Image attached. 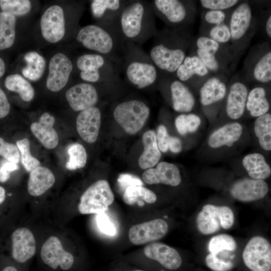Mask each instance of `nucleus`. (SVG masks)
Listing matches in <instances>:
<instances>
[{
	"mask_svg": "<svg viewBox=\"0 0 271 271\" xmlns=\"http://www.w3.org/2000/svg\"><path fill=\"white\" fill-rule=\"evenodd\" d=\"M190 44L184 30L165 28L153 37L148 54L160 74L174 75L187 56Z\"/></svg>",
	"mask_w": 271,
	"mask_h": 271,
	"instance_id": "nucleus-1",
	"label": "nucleus"
},
{
	"mask_svg": "<svg viewBox=\"0 0 271 271\" xmlns=\"http://www.w3.org/2000/svg\"><path fill=\"white\" fill-rule=\"evenodd\" d=\"M115 25L125 42L138 45L153 37L158 31L151 3L147 1H128Z\"/></svg>",
	"mask_w": 271,
	"mask_h": 271,
	"instance_id": "nucleus-2",
	"label": "nucleus"
},
{
	"mask_svg": "<svg viewBox=\"0 0 271 271\" xmlns=\"http://www.w3.org/2000/svg\"><path fill=\"white\" fill-rule=\"evenodd\" d=\"M76 41L83 47L121 64L125 41L115 24L110 26L91 24L79 29Z\"/></svg>",
	"mask_w": 271,
	"mask_h": 271,
	"instance_id": "nucleus-3",
	"label": "nucleus"
},
{
	"mask_svg": "<svg viewBox=\"0 0 271 271\" xmlns=\"http://www.w3.org/2000/svg\"><path fill=\"white\" fill-rule=\"evenodd\" d=\"M121 70L127 82L140 89L156 83L160 76L149 54L140 45L130 42L124 43Z\"/></svg>",
	"mask_w": 271,
	"mask_h": 271,
	"instance_id": "nucleus-4",
	"label": "nucleus"
},
{
	"mask_svg": "<svg viewBox=\"0 0 271 271\" xmlns=\"http://www.w3.org/2000/svg\"><path fill=\"white\" fill-rule=\"evenodd\" d=\"M76 66L80 78L90 83L114 82L120 80L121 65L97 53L84 54L77 59Z\"/></svg>",
	"mask_w": 271,
	"mask_h": 271,
	"instance_id": "nucleus-5",
	"label": "nucleus"
},
{
	"mask_svg": "<svg viewBox=\"0 0 271 271\" xmlns=\"http://www.w3.org/2000/svg\"><path fill=\"white\" fill-rule=\"evenodd\" d=\"M227 24L232 51L241 52L249 42L255 28V20L249 3L244 2L237 5L228 16Z\"/></svg>",
	"mask_w": 271,
	"mask_h": 271,
	"instance_id": "nucleus-6",
	"label": "nucleus"
},
{
	"mask_svg": "<svg viewBox=\"0 0 271 271\" xmlns=\"http://www.w3.org/2000/svg\"><path fill=\"white\" fill-rule=\"evenodd\" d=\"M154 14L170 28L184 30L192 22L195 9L193 3L181 0H154L151 2Z\"/></svg>",
	"mask_w": 271,
	"mask_h": 271,
	"instance_id": "nucleus-7",
	"label": "nucleus"
},
{
	"mask_svg": "<svg viewBox=\"0 0 271 271\" xmlns=\"http://www.w3.org/2000/svg\"><path fill=\"white\" fill-rule=\"evenodd\" d=\"M150 113L149 106L143 101L130 99L117 104L113 117L125 132L134 134L144 126Z\"/></svg>",
	"mask_w": 271,
	"mask_h": 271,
	"instance_id": "nucleus-8",
	"label": "nucleus"
},
{
	"mask_svg": "<svg viewBox=\"0 0 271 271\" xmlns=\"http://www.w3.org/2000/svg\"><path fill=\"white\" fill-rule=\"evenodd\" d=\"M114 196L108 182L98 180L90 185L80 197L78 210L82 214H99L106 211Z\"/></svg>",
	"mask_w": 271,
	"mask_h": 271,
	"instance_id": "nucleus-9",
	"label": "nucleus"
},
{
	"mask_svg": "<svg viewBox=\"0 0 271 271\" xmlns=\"http://www.w3.org/2000/svg\"><path fill=\"white\" fill-rule=\"evenodd\" d=\"M234 221L233 212L226 206L206 204L196 217L197 228L204 235L214 233L221 227L228 229L232 226Z\"/></svg>",
	"mask_w": 271,
	"mask_h": 271,
	"instance_id": "nucleus-10",
	"label": "nucleus"
},
{
	"mask_svg": "<svg viewBox=\"0 0 271 271\" xmlns=\"http://www.w3.org/2000/svg\"><path fill=\"white\" fill-rule=\"evenodd\" d=\"M242 259L251 271H271V245L265 238L255 236L246 244Z\"/></svg>",
	"mask_w": 271,
	"mask_h": 271,
	"instance_id": "nucleus-11",
	"label": "nucleus"
},
{
	"mask_svg": "<svg viewBox=\"0 0 271 271\" xmlns=\"http://www.w3.org/2000/svg\"><path fill=\"white\" fill-rule=\"evenodd\" d=\"M246 77L260 84L271 81V50L267 44L258 46L248 55L245 62Z\"/></svg>",
	"mask_w": 271,
	"mask_h": 271,
	"instance_id": "nucleus-12",
	"label": "nucleus"
},
{
	"mask_svg": "<svg viewBox=\"0 0 271 271\" xmlns=\"http://www.w3.org/2000/svg\"><path fill=\"white\" fill-rule=\"evenodd\" d=\"M40 29L43 38L50 43H57L65 37L66 19L64 9L59 5L49 7L40 19Z\"/></svg>",
	"mask_w": 271,
	"mask_h": 271,
	"instance_id": "nucleus-13",
	"label": "nucleus"
},
{
	"mask_svg": "<svg viewBox=\"0 0 271 271\" xmlns=\"http://www.w3.org/2000/svg\"><path fill=\"white\" fill-rule=\"evenodd\" d=\"M73 64L65 54L58 53L51 58L46 85L53 92L62 89L67 84L73 69Z\"/></svg>",
	"mask_w": 271,
	"mask_h": 271,
	"instance_id": "nucleus-14",
	"label": "nucleus"
},
{
	"mask_svg": "<svg viewBox=\"0 0 271 271\" xmlns=\"http://www.w3.org/2000/svg\"><path fill=\"white\" fill-rule=\"evenodd\" d=\"M248 91L246 83L241 78H234L228 86L224 99V109L230 119L236 120L244 114Z\"/></svg>",
	"mask_w": 271,
	"mask_h": 271,
	"instance_id": "nucleus-15",
	"label": "nucleus"
},
{
	"mask_svg": "<svg viewBox=\"0 0 271 271\" xmlns=\"http://www.w3.org/2000/svg\"><path fill=\"white\" fill-rule=\"evenodd\" d=\"M169 226L163 219H155L132 226L128 230L130 241L142 245L162 238L168 232Z\"/></svg>",
	"mask_w": 271,
	"mask_h": 271,
	"instance_id": "nucleus-16",
	"label": "nucleus"
},
{
	"mask_svg": "<svg viewBox=\"0 0 271 271\" xmlns=\"http://www.w3.org/2000/svg\"><path fill=\"white\" fill-rule=\"evenodd\" d=\"M41 257L45 264L53 269L60 266L62 269L67 270L74 260L73 255L64 249L60 239L55 236L50 237L43 243Z\"/></svg>",
	"mask_w": 271,
	"mask_h": 271,
	"instance_id": "nucleus-17",
	"label": "nucleus"
},
{
	"mask_svg": "<svg viewBox=\"0 0 271 271\" xmlns=\"http://www.w3.org/2000/svg\"><path fill=\"white\" fill-rule=\"evenodd\" d=\"M268 191V184L264 180L244 178L233 183L230 194L236 200L250 202L263 198Z\"/></svg>",
	"mask_w": 271,
	"mask_h": 271,
	"instance_id": "nucleus-18",
	"label": "nucleus"
},
{
	"mask_svg": "<svg viewBox=\"0 0 271 271\" xmlns=\"http://www.w3.org/2000/svg\"><path fill=\"white\" fill-rule=\"evenodd\" d=\"M65 97L73 110L81 111L95 106L99 100V93L93 83L83 82L70 87L66 92Z\"/></svg>",
	"mask_w": 271,
	"mask_h": 271,
	"instance_id": "nucleus-19",
	"label": "nucleus"
},
{
	"mask_svg": "<svg viewBox=\"0 0 271 271\" xmlns=\"http://www.w3.org/2000/svg\"><path fill=\"white\" fill-rule=\"evenodd\" d=\"M142 179L147 184H163L174 187L179 185L182 181L178 167L167 162L159 163L155 168L147 169L143 173Z\"/></svg>",
	"mask_w": 271,
	"mask_h": 271,
	"instance_id": "nucleus-20",
	"label": "nucleus"
},
{
	"mask_svg": "<svg viewBox=\"0 0 271 271\" xmlns=\"http://www.w3.org/2000/svg\"><path fill=\"white\" fill-rule=\"evenodd\" d=\"M100 109L93 106L79 112L76 120L77 132L85 142L92 144L98 138L101 123Z\"/></svg>",
	"mask_w": 271,
	"mask_h": 271,
	"instance_id": "nucleus-21",
	"label": "nucleus"
},
{
	"mask_svg": "<svg viewBox=\"0 0 271 271\" xmlns=\"http://www.w3.org/2000/svg\"><path fill=\"white\" fill-rule=\"evenodd\" d=\"M128 1L93 0L90 2L91 14L97 25L110 26L115 24Z\"/></svg>",
	"mask_w": 271,
	"mask_h": 271,
	"instance_id": "nucleus-22",
	"label": "nucleus"
},
{
	"mask_svg": "<svg viewBox=\"0 0 271 271\" xmlns=\"http://www.w3.org/2000/svg\"><path fill=\"white\" fill-rule=\"evenodd\" d=\"M228 90L226 78L221 75L209 77L199 90V100L202 106L208 107L225 99Z\"/></svg>",
	"mask_w": 271,
	"mask_h": 271,
	"instance_id": "nucleus-23",
	"label": "nucleus"
},
{
	"mask_svg": "<svg viewBox=\"0 0 271 271\" xmlns=\"http://www.w3.org/2000/svg\"><path fill=\"white\" fill-rule=\"evenodd\" d=\"M12 256L17 262L23 263L32 258L36 252V240L32 231L26 227L16 229L12 235Z\"/></svg>",
	"mask_w": 271,
	"mask_h": 271,
	"instance_id": "nucleus-24",
	"label": "nucleus"
},
{
	"mask_svg": "<svg viewBox=\"0 0 271 271\" xmlns=\"http://www.w3.org/2000/svg\"><path fill=\"white\" fill-rule=\"evenodd\" d=\"M243 131V126L241 123L235 121L228 122L217 128L209 135L207 145L212 149L231 147L240 140Z\"/></svg>",
	"mask_w": 271,
	"mask_h": 271,
	"instance_id": "nucleus-25",
	"label": "nucleus"
},
{
	"mask_svg": "<svg viewBox=\"0 0 271 271\" xmlns=\"http://www.w3.org/2000/svg\"><path fill=\"white\" fill-rule=\"evenodd\" d=\"M166 75L169 79V89L173 109L182 113L191 112L195 106V98L189 87L177 79L174 75Z\"/></svg>",
	"mask_w": 271,
	"mask_h": 271,
	"instance_id": "nucleus-26",
	"label": "nucleus"
},
{
	"mask_svg": "<svg viewBox=\"0 0 271 271\" xmlns=\"http://www.w3.org/2000/svg\"><path fill=\"white\" fill-rule=\"evenodd\" d=\"M144 252L148 258L158 261L169 269H178L182 264V258L177 250L163 243H150L145 246Z\"/></svg>",
	"mask_w": 271,
	"mask_h": 271,
	"instance_id": "nucleus-27",
	"label": "nucleus"
},
{
	"mask_svg": "<svg viewBox=\"0 0 271 271\" xmlns=\"http://www.w3.org/2000/svg\"><path fill=\"white\" fill-rule=\"evenodd\" d=\"M55 118L49 112L41 114L39 121L32 123L30 129L40 143L48 149L55 148L59 143L58 134L53 126Z\"/></svg>",
	"mask_w": 271,
	"mask_h": 271,
	"instance_id": "nucleus-28",
	"label": "nucleus"
},
{
	"mask_svg": "<svg viewBox=\"0 0 271 271\" xmlns=\"http://www.w3.org/2000/svg\"><path fill=\"white\" fill-rule=\"evenodd\" d=\"M209 73L202 61L194 53L187 55L174 75L186 84L193 79L197 78L205 81L209 77Z\"/></svg>",
	"mask_w": 271,
	"mask_h": 271,
	"instance_id": "nucleus-29",
	"label": "nucleus"
},
{
	"mask_svg": "<svg viewBox=\"0 0 271 271\" xmlns=\"http://www.w3.org/2000/svg\"><path fill=\"white\" fill-rule=\"evenodd\" d=\"M270 109L268 91L265 84H258L249 90L245 105L246 110L253 117H258Z\"/></svg>",
	"mask_w": 271,
	"mask_h": 271,
	"instance_id": "nucleus-30",
	"label": "nucleus"
},
{
	"mask_svg": "<svg viewBox=\"0 0 271 271\" xmlns=\"http://www.w3.org/2000/svg\"><path fill=\"white\" fill-rule=\"evenodd\" d=\"M55 177L48 168L39 166L30 172L28 181V191L33 196L45 193L54 184Z\"/></svg>",
	"mask_w": 271,
	"mask_h": 271,
	"instance_id": "nucleus-31",
	"label": "nucleus"
},
{
	"mask_svg": "<svg viewBox=\"0 0 271 271\" xmlns=\"http://www.w3.org/2000/svg\"><path fill=\"white\" fill-rule=\"evenodd\" d=\"M142 142L144 149L139 159L138 164L141 169L147 170L159 163L161 152L158 147L156 134L154 130L146 131L143 135Z\"/></svg>",
	"mask_w": 271,
	"mask_h": 271,
	"instance_id": "nucleus-32",
	"label": "nucleus"
},
{
	"mask_svg": "<svg viewBox=\"0 0 271 271\" xmlns=\"http://www.w3.org/2000/svg\"><path fill=\"white\" fill-rule=\"evenodd\" d=\"M242 164L250 178L264 180L270 176V167L260 153H252L245 155Z\"/></svg>",
	"mask_w": 271,
	"mask_h": 271,
	"instance_id": "nucleus-33",
	"label": "nucleus"
},
{
	"mask_svg": "<svg viewBox=\"0 0 271 271\" xmlns=\"http://www.w3.org/2000/svg\"><path fill=\"white\" fill-rule=\"evenodd\" d=\"M24 59L26 65L22 69L23 77L33 81L40 79L46 66L44 57L36 51H30L25 54Z\"/></svg>",
	"mask_w": 271,
	"mask_h": 271,
	"instance_id": "nucleus-34",
	"label": "nucleus"
},
{
	"mask_svg": "<svg viewBox=\"0 0 271 271\" xmlns=\"http://www.w3.org/2000/svg\"><path fill=\"white\" fill-rule=\"evenodd\" d=\"M4 84L9 90L17 93L25 102H30L35 97V90L32 84L18 74H10L5 79Z\"/></svg>",
	"mask_w": 271,
	"mask_h": 271,
	"instance_id": "nucleus-35",
	"label": "nucleus"
},
{
	"mask_svg": "<svg viewBox=\"0 0 271 271\" xmlns=\"http://www.w3.org/2000/svg\"><path fill=\"white\" fill-rule=\"evenodd\" d=\"M16 17L0 12V50L11 47L15 41Z\"/></svg>",
	"mask_w": 271,
	"mask_h": 271,
	"instance_id": "nucleus-36",
	"label": "nucleus"
},
{
	"mask_svg": "<svg viewBox=\"0 0 271 271\" xmlns=\"http://www.w3.org/2000/svg\"><path fill=\"white\" fill-rule=\"evenodd\" d=\"M253 131L260 148L266 151L271 150V114L268 112L256 117Z\"/></svg>",
	"mask_w": 271,
	"mask_h": 271,
	"instance_id": "nucleus-37",
	"label": "nucleus"
},
{
	"mask_svg": "<svg viewBox=\"0 0 271 271\" xmlns=\"http://www.w3.org/2000/svg\"><path fill=\"white\" fill-rule=\"evenodd\" d=\"M123 199L128 205L144 201L149 204L155 203L157 196L152 190L143 186H132L127 187L123 192Z\"/></svg>",
	"mask_w": 271,
	"mask_h": 271,
	"instance_id": "nucleus-38",
	"label": "nucleus"
},
{
	"mask_svg": "<svg viewBox=\"0 0 271 271\" xmlns=\"http://www.w3.org/2000/svg\"><path fill=\"white\" fill-rule=\"evenodd\" d=\"M69 158L65 165L68 170H75L84 167L87 161V154L84 147L80 144L74 143L67 150Z\"/></svg>",
	"mask_w": 271,
	"mask_h": 271,
	"instance_id": "nucleus-39",
	"label": "nucleus"
},
{
	"mask_svg": "<svg viewBox=\"0 0 271 271\" xmlns=\"http://www.w3.org/2000/svg\"><path fill=\"white\" fill-rule=\"evenodd\" d=\"M210 253L217 254L226 250L233 251L237 248V243L234 238L227 234H220L212 237L208 245Z\"/></svg>",
	"mask_w": 271,
	"mask_h": 271,
	"instance_id": "nucleus-40",
	"label": "nucleus"
},
{
	"mask_svg": "<svg viewBox=\"0 0 271 271\" xmlns=\"http://www.w3.org/2000/svg\"><path fill=\"white\" fill-rule=\"evenodd\" d=\"M16 145L20 151L22 163L28 172H30L41 165L40 162L31 154L30 143L28 138L17 141Z\"/></svg>",
	"mask_w": 271,
	"mask_h": 271,
	"instance_id": "nucleus-41",
	"label": "nucleus"
},
{
	"mask_svg": "<svg viewBox=\"0 0 271 271\" xmlns=\"http://www.w3.org/2000/svg\"><path fill=\"white\" fill-rule=\"evenodd\" d=\"M31 2L28 0H1V12L11 14L15 17L27 15L31 10Z\"/></svg>",
	"mask_w": 271,
	"mask_h": 271,
	"instance_id": "nucleus-42",
	"label": "nucleus"
},
{
	"mask_svg": "<svg viewBox=\"0 0 271 271\" xmlns=\"http://www.w3.org/2000/svg\"><path fill=\"white\" fill-rule=\"evenodd\" d=\"M202 61L209 71L218 73L222 68L220 56L203 49L195 48L194 53Z\"/></svg>",
	"mask_w": 271,
	"mask_h": 271,
	"instance_id": "nucleus-43",
	"label": "nucleus"
},
{
	"mask_svg": "<svg viewBox=\"0 0 271 271\" xmlns=\"http://www.w3.org/2000/svg\"><path fill=\"white\" fill-rule=\"evenodd\" d=\"M204 35L210 38L219 44L224 45L230 42L231 35L227 22L209 27Z\"/></svg>",
	"mask_w": 271,
	"mask_h": 271,
	"instance_id": "nucleus-44",
	"label": "nucleus"
},
{
	"mask_svg": "<svg viewBox=\"0 0 271 271\" xmlns=\"http://www.w3.org/2000/svg\"><path fill=\"white\" fill-rule=\"evenodd\" d=\"M0 156L5 160L19 163L21 160L19 150L17 145L6 142L0 137Z\"/></svg>",
	"mask_w": 271,
	"mask_h": 271,
	"instance_id": "nucleus-45",
	"label": "nucleus"
},
{
	"mask_svg": "<svg viewBox=\"0 0 271 271\" xmlns=\"http://www.w3.org/2000/svg\"><path fill=\"white\" fill-rule=\"evenodd\" d=\"M207 266L213 271H229L234 266L230 261L220 259L217 254L209 253L205 257Z\"/></svg>",
	"mask_w": 271,
	"mask_h": 271,
	"instance_id": "nucleus-46",
	"label": "nucleus"
},
{
	"mask_svg": "<svg viewBox=\"0 0 271 271\" xmlns=\"http://www.w3.org/2000/svg\"><path fill=\"white\" fill-rule=\"evenodd\" d=\"M222 46L223 45L204 35L198 37L195 41L196 48L207 50L219 56L222 53Z\"/></svg>",
	"mask_w": 271,
	"mask_h": 271,
	"instance_id": "nucleus-47",
	"label": "nucleus"
},
{
	"mask_svg": "<svg viewBox=\"0 0 271 271\" xmlns=\"http://www.w3.org/2000/svg\"><path fill=\"white\" fill-rule=\"evenodd\" d=\"M239 2L237 0H201L200 3L206 10L225 11L234 7Z\"/></svg>",
	"mask_w": 271,
	"mask_h": 271,
	"instance_id": "nucleus-48",
	"label": "nucleus"
},
{
	"mask_svg": "<svg viewBox=\"0 0 271 271\" xmlns=\"http://www.w3.org/2000/svg\"><path fill=\"white\" fill-rule=\"evenodd\" d=\"M228 16L223 11L207 10L203 14V19L209 27L227 22Z\"/></svg>",
	"mask_w": 271,
	"mask_h": 271,
	"instance_id": "nucleus-49",
	"label": "nucleus"
},
{
	"mask_svg": "<svg viewBox=\"0 0 271 271\" xmlns=\"http://www.w3.org/2000/svg\"><path fill=\"white\" fill-rule=\"evenodd\" d=\"M96 222L100 230L106 235L113 236L116 229L109 218L104 213L97 214Z\"/></svg>",
	"mask_w": 271,
	"mask_h": 271,
	"instance_id": "nucleus-50",
	"label": "nucleus"
},
{
	"mask_svg": "<svg viewBox=\"0 0 271 271\" xmlns=\"http://www.w3.org/2000/svg\"><path fill=\"white\" fill-rule=\"evenodd\" d=\"M117 183L119 188L123 192L129 186H143V181L138 177L129 174L123 173L119 175Z\"/></svg>",
	"mask_w": 271,
	"mask_h": 271,
	"instance_id": "nucleus-51",
	"label": "nucleus"
},
{
	"mask_svg": "<svg viewBox=\"0 0 271 271\" xmlns=\"http://www.w3.org/2000/svg\"><path fill=\"white\" fill-rule=\"evenodd\" d=\"M156 140L158 147L161 152L165 153L168 151V143L170 136L166 126L163 124L160 125L157 128Z\"/></svg>",
	"mask_w": 271,
	"mask_h": 271,
	"instance_id": "nucleus-52",
	"label": "nucleus"
},
{
	"mask_svg": "<svg viewBox=\"0 0 271 271\" xmlns=\"http://www.w3.org/2000/svg\"><path fill=\"white\" fill-rule=\"evenodd\" d=\"M19 169L18 164L4 160L0 162V182H5L10 177L11 173Z\"/></svg>",
	"mask_w": 271,
	"mask_h": 271,
	"instance_id": "nucleus-53",
	"label": "nucleus"
},
{
	"mask_svg": "<svg viewBox=\"0 0 271 271\" xmlns=\"http://www.w3.org/2000/svg\"><path fill=\"white\" fill-rule=\"evenodd\" d=\"M188 131L189 133H194L199 128L201 119L199 115L194 113H186Z\"/></svg>",
	"mask_w": 271,
	"mask_h": 271,
	"instance_id": "nucleus-54",
	"label": "nucleus"
},
{
	"mask_svg": "<svg viewBox=\"0 0 271 271\" xmlns=\"http://www.w3.org/2000/svg\"><path fill=\"white\" fill-rule=\"evenodd\" d=\"M11 105L8 97L0 87V118L6 116L10 112Z\"/></svg>",
	"mask_w": 271,
	"mask_h": 271,
	"instance_id": "nucleus-55",
	"label": "nucleus"
},
{
	"mask_svg": "<svg viewBox=\"0 0 271 271\" xmlns=\"http://www.w3.org/2000/svg\"><path fill=\"white\" fill-rule=\"evenodd\" d=\"M175 124L178 132L182 136L188 133L186 113H182L177 116L175 120Z\"/></svg>",
	"mask_w": 271,
	"mask_h": 271,
	"instance_id": "nucleus-56",
	"label": "nucleus"
},
{
	"mask_svg": "<svg viewBox=\"0 0 271 271\" xmlns=\"http://www.w3.org/2000/svg\"><path fill=\"white\" fill-rule=\"evenodd\" d=\"M168 149L173 153H180L182 150V143L181 140L176 137L170 136Z\"/></svg>",
	"mask_w": 271,
	"mask_h": 271,
	"instance_id": "nucleus-57",
	"label": "nucleus"
},
{
	"mask_svg": "<svg viewBox=\"0 0 271 271\" xmlns=\"http://www.w3.org/2000/svg\"><path fill=\"white\" fill-rule=\"evenodd\" d=\"M264 29L267 37L271 38V15H268L264 24Z\"/></svg>",
	"mask_w": 271,
	"mask_h": 271,
	"instance_id": "nucleus-58",
	"label": "nucleus"
},
{
	"mask_svg": "<svg viewBox=\"0 0 271 271\" xmlns=\"http://www.w3.org/2000/svg\"><path fill=\"white\" fill-rule=\"evenodd\" d=\"M6 71V65L3 59L0 57V78L2 77Z\"/></svg>",
	"mask_w": 271,
	"mask_h": 271,
	"instance_id": "nucleus-59",
	"label": "nucleus"
},
{
	"mask_svg": "<svg viewBox=\"0 0 271 271\" xmlns=\"http://www.w3.org/2000/svg\"><path fill=\"white\" fill-rule=\"evenodd\" d=\"M6 198V191L5 189L0 186V205L3 203Z\"/></svg>",
	"mask_w": 271,
	"mask_h": 271,
	"instance_id": "nucleus-60",
	"label": "nucleus"
},
{
	"mask_svg": "<svg viewBox=\"0 0 271 271\" xmlns=\"http://www.w3.org/2000/svg\"><path fill=\"white\" fill-rule=\"evenodd\" d=\"M2 271H18L17 269L12 266H9L5 267Z\"/></svg>",
	"mask_w": 271,
	"mask_h": 271,
	"instance_id": "nucleus-61",
	"label": "nucleus"
},
{
	"mask_svg": "<svg viewBox=\"0 0 271 271\" xmlns=\"http://www.w3.org/2000/svg\"><path fill=\"white\" fill-rule=\"evenodd\" d=\"M133 271H145V270L138 269V270H133Z\"/></svg>",
	"mask_w": 271,
	"mask_h": 271,
	"instance_id": "nucleus-62",
	"label": "nucleus"
}]
</instances>
